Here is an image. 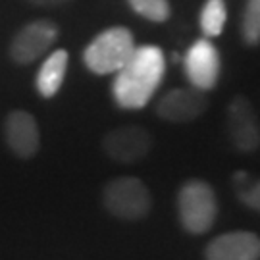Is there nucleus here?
<instances>
[{"label":"nucleus","instance_id":"1","mask_svg":"<svg viewBox=\"0 0 260 260\" xmlns=\"http://www.w3.org/2000/svg\"><path fill=\"white\" fill-rule=\"evenodd\" d=\"M166 74L162 48L143 45L133 50L129 60L116 72L112 83L114 103L123 110H141L150 103Z\"/></svg>","mask_w":260,"mask_h":260},{"label":"nucleus","instance_id":"2","mask_svg":"<svg viewBox=\"0 0 260 260\" xmlns=\"http://www.w3.org/2000/svg\"><path fill=\"white\" fill-rule=\"evenodd\" d=\"M177 216L187 233L203 235L212 230L218 216L216 193L203 179H189L177 193Z\"/></svg>","mask_w":260,"mask_h":260},{"label":"nucleus","instance_id":"3","mask_svg":"<svg viewBox=\"0 0 260 260\" xmlns=\"http://www.w3.org/2000/svg\"><path fill=\"white\" fill-rule=\"evenodd\" d=\"M137 48L133 33L125 27L104 29L83 50V62L96 75L116 74Z\"/></svg>","mask_w":260,"mask_h":260},{"label":"nucleus","instance_id":"4","mask_svg":"<svg viewBox=\"0 0 260 260\" xmlns=\"http://www.w3.org/2000/svg\"><path fill=\"white\" fill-rule=\"evenodd\" d=\"M103 205L112 216L127 222H137L149 216L152 208V197L149 187L139 177L121 176L110 179L104 185Z\"/></svg>","mask_w":260,"mask_h":260},{"label":"nucleus","instance_id":"5","mask_svg":"<svg viewBox=\"0 0 260 260\" xmlns=\"http://www.w3.org/2000/svg\"><path fill=\"white\" fill-rule=\"evenodd\" d=\"M60 29L50 19H35L29 21L12 37L8 54L12 62L19 66H29L47 54L56 43Z\"/></svg>","mask_w":260,"mask_h":260},{"label":"nucleus","instance_id":"6","mask_svg":"<svg viewBox=\"0 0 260 260\" xmlns=\"http://www.w3.org/2000/svg\"><path fill=\"white\" fill-rule=\"evenodd\" d=\"M228 135L233 149L251 154L260 149V120L249 99L235 96L228 106Z\"/></svg>","mask_w":260,"mask_h":260},{"label":"nucleus","instance_id":"7","mask_svg":"<svg viewBox=\"0 0 260 260\" xmlns=\"http://www.w3.org/2000/svg\"><path fill=\"white\" fill-rule=\"evenodd\" d=\"M183 68L191 87L206 93L214 89L220 79V70H222L220 52L208 39H199L185 52Z\"/></svg>","mask_w":260,"mask_h":260},{"label":"nucleus","instance_id":"8","mask_svg":"<svg viewBox=\"0 0 260 260\" xmlns=\"http://www.w3.org/2000/svg\"><path fill=\"white\" fill-rule=\"evenodd\" d=\"M152 149V135L139 125H125L104 135L103 150L116 162L133 164L147 156Z\"/></svg>","mask_w":260,"mask_h":260},{"label":"nucleus","instance_id":"9","mask_svg":"<svg viewBox=\"0 0 260 260\" xmlns=\"http://www.w3.org/2000/svg\"><path fill=\"white\" fill-rule=\"evenodd\" d=\"M208 108L205 91L195 87H177L168 91L156 104V114L164 121L187 123L201 118Z\"/></svg>","mask_w":260,"mask_h":260},{"label":"nucleus","instance_id":"10","mask_svg":"<svg viewBox=\"0 0 260 260\" xmlns=\"http://www.w3.org/2000/svg\"><path fill=\"white\" fill-rule=\"evenodd\" d=\"M4 141L18 158L29 160L39 152L41 131L33 114L25 110H12L4 120Z\"/></svg>","mask_w":260,"mask_h":260},{"label":"nucleus","instance_id":"11","mask_svg":"<svg viewBox=\"0 0 260 260\" xmlns=\"http://www.w3.org/2000/svg\"><path fill=\"white\" fill-rule=\"evenodd\" d=\"M205 260H260V237L251 232H230L206 245Z\"/></svg>","mask_w":260,"mask_h":260},{"label":"nucleus","instance_id":"12","mask_svg":"<svg viewBox=\"0 0 260 260\" xmlns=\"http://www.w3.org/2000/svg\"><path fill=\"white\" fill-rule=\"evenodd\" d=\"M70 56L66 50H54L45 58L35 77V87L43 99H52L64 83Z\"/></svg>","mask_w":260,"mask_h":260},{"label":"nucleus","instance_id":"13","mask_svg":"<svg viewBox=\"0 0 260 260\" xmlns=\"http://www.w3.org/2000/svg\"><path fill=\"white\" fill-rule=\"evenodd\" d=\"M228 19V10L223 0H206L201 16H199V25L201 31L205 33L206 39H214L222 35Z\"/></svg>","mask_w":260,"mask_h":260},{"label":"nucleus","instance_id":"14","mask_svg":"<svg viewBox=\"0 0 260 260\" xmlns=\"http://www.w3.org/2000/svg\"><path fill=\"white\" fill-rule=\"evenodd\" d=\"M233 191L243 205L251 210L260 212V177L249 172H235L232 177Z\"/></svg>","mask_w":260,"mask_h":260},{"label":"nucleus","instance_id":"15","mask_svg":"<svg viewBox=\"0 0 260 260\" xmlns=\"http://www.w3.org/2000/svg\"><path fill=\"white\" fill-rule=\"evenodd\" d=\"M241 37L247 47L260 45V0H247L241 18Z\"/></svg>","mask_w":260,"mask_h":260},{"label":"nucleus","instance_id":"16","mask_svg":"<svg viewBox=\"0 0 260 260\" xmlns=\"http://www.w3.org/2000/svg\"><path fill=\"white\" fill-rule=\"evenodd\" d=\"M127 4L137 16L154 23L166 21L172 14V6L168 0H127Z\"/></svg>","mask_w":260,"mask_h":260},{"label":"nucleus","instance_id":"17","mask_svg":"<svg viewBox=\"0 0 260 260\" xmlns=\"http://www.w3.org/2000/svg\"><path fill=\"white\" fill-rule=\"evenodd\" d=\"M29 4H35V6H62L68 2H74V0H25Z\"/></svg>","mask_w":260,"mask_h":260}]
</instances>
